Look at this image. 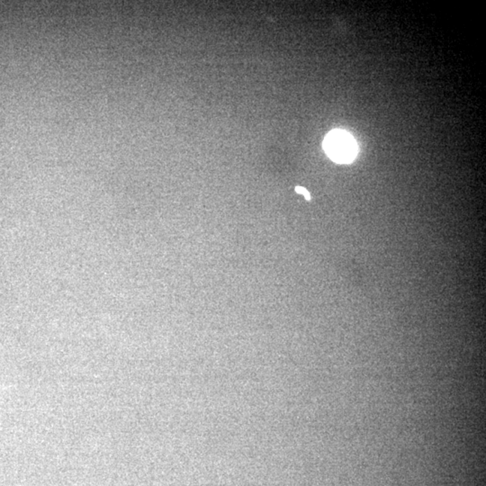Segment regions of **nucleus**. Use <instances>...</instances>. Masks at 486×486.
Here are the masks:
<instances>
[{"instance_id": "nucleus-1", "label": "nucleus", "mask_w": 486, "mask_h": 486, "mask_svg": "<svg viewBox=\"0 0 486 486\" xmlns=\"http://www.w3.org/2000/svg\"><path fill=\"white\" fill-rule=\"evenodd\" d=\"M326 154L337 163H350L358 154V144L350 134L343 130H333L323 141Z\"/></svg>"}, {"instance_id": "nucleus-2", "label": "nucleus", "mask_w": 486, "mask_h": 486, "mask_svg": "<svg viewBox=\"0 0 486 486\" xmlns=\"http://www.w3.org/2000/svg\"><path fill=\"white\" fill-rule=\"evenodd\" d=\"M296 193L301 194L303 196L305 197L306 200H311V196L310 193L305 188L303 187H296Z\"/></svg>"}]
</instances>
